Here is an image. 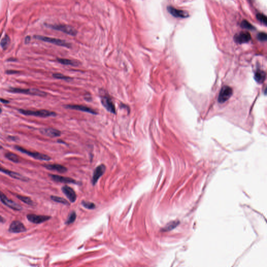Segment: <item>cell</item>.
Segmentation results:
<instances>
[{"mask_svg":"<svg viewBox=\"0 0 267 267\" xmlns=\"http://www.w3.org/2000/svg\"><path fill=\"white\" fill-rule=\"evenodd\" d=\"M19 72H18V71H7L6 72V73L8 74H17V73H18Z\"/></svg>","mask_w":267,"mask_h":267,"instance_id":"1f68e13d","label":"cell"},{"mask_svg":"<svg viewBox=\"0 0 267 267\" xmlns=\"http://www.w3.org/2000/svg\"><path fill=\"white\" fill-rule=\"evenodd\" d=\"M44 167H46V169L51 170V171H57V172L61 173H64L67 171V169L66 167L61 165H57V164L44 165Z\"/></svg>","mask_w":267,"mask_h":267,"instance_id":"d6986e66","label":"cell"},{"mask_svg":"<svg viewBox=\"0 0 267 267\" xmlns=\"http://www.w3.org/2000/svg\"><path fill=\"white\" fill-rule=\"evenodd\" d=\"M5 156L8 159L10 160V161H12L15 163H18L19 162V158L17 155L11 153V152H8L5 154Z\"/></svg>","mask_w":267,"mask_h":267,"instance_id":"603a6c76","label":"cell"},{"mask_svg":"<svg viewBox=\"0 0 267 267\" xmlns=\"http://www.w3.org/2000/svg\"><path fill=\"white\" fill-rule=\"evenodd\" d=\"M233 94V89L231 87H229L228 86H225L221 88L220 93L219 94L218 100L219 102L222 103L226 102V101L229 100L231 98Z\"/></svg>","mask_w":267,"mask_h":267,"instance_id":"8992f818","label":"cell"},{"mask_svg":"<svg viewBox=\"0 0 267 267\" xmlns=\"http://www.w3.org/2000/svg\"><path fill=\"white\" fill-rule=\"evenodd\" d=\"M267 34L265 33H260L257 35V38L260 41L264 42L267 41Z\"/></svg>","mask_w":267,"mask_h":267,"instance_id":"4dcf8cb0","label":"cell"},{"mask_svg":"<svg viewBox=\"0 0 267 267\" xmlns=\"http://www.w3.org/2000/svg\"><path fill=\"white\" fill-rule=\"evenodd\" d=\"M10 43V38L8 35H5L0 42V45L3 49H6Z\"/></svg>","mask_w":267,"mask_h":267,"instance_id":"d4e9b609","label":"cell"},{"mask_svg":"<svg viewBox=\"0 0 267 267\" xmlns=\"http://www.w3.org/2000/svg\"><path fill=\"white\" fill-rule=\"evenodd\" d=\"M0 172H3L5 174L8 175L10 177H12L13 178H15L16 180H21L23 181H27L29 180L27 177L24 176L23 175L20 174L18 173H16V172L6 169L4 168H3L1 167H0Z\"/></svg>","mask_w":267,"mask_h":267,"instance_id":"2e32d148","label":"cell"},{"mask_svg":"<svg viewBox=\"0 0 267 267\" xmlns=\"http://www.w3.org/2000/svg\"><path fill=\"white\" fill-rule=\"evenodd\" d=\"M62 191L71 203H74L76 200V194L72 188L68 186H64L62 187Z\"/></svg>","mask_w":267,"mask_h":267,"instance_id":"e0dca14e","label":"cell"},{"mask_svg":"<svg viewBox=\"0 0 267 267\" xmlns=\"http://www.w3.org/2000/svg\"><path fill=\"white\" fill-rule=\"evenodd\" d=\"M1 112H2V110H1V109L0 108V114L1 113Z\"/></svg>","mask_w":267,"mask_h":267,"instance_id":"d590c367","label":"cell"},{"mask_svg":"<svg viewBox=\"0 0 267 267\" xmlns=\"http://www.w3.org/2000/svg\"><path fill=\"white\" fill-rule=\"evenodd\" d=\"M8 91L9 93H23L30 95H38L40 97H44L46 95V93L37 89H21L18 88L11 87L8 90Z\"/></svg>","mask_w":267,"mask_h":267,"instance_id":"7a4b0ae2","label":"cell"},{"mask_svg":"<svg viewBox=\"0 0 267 267\" xmlns=\"http://www.w3.org/2000/svg\"><path fill=\"white\" fill-rule=\"evenodd\" d=\"M30 39V37H27L26 38V40H25V42H29Z\"/></svg>","mask_w":267,"mask_h":267,"instance_id":"836d02e7","label":"cell"},{"mask_svg":"<svg viewBox=\"0 0 267 267\" xmlns=\"http://www.w3.org/2000/svg\"><path fill=\"white\" fill-rule=\"evenodd\" d=\"M46 26L50 28L53 29L54 30L62 31L63 33L68 34L71 36H75L77 34V31L72 26L66 25H59V24H46Z\"/></svg>","mask_w":267,"mask_h":267,"instance_id":"277c9868","label":"cell"},{"mask_svg":"<svg viewBox=\"0 0 267 267\" xmlns=\"http://www.w3.org/2000/svg\"><path fill=\"white\" fill-rule=\"evenodd\" d=\"M26 231V228L24 224L19 221H14L10 224L9 231L14 233H23Z\"/></svg>","mask_w":267,"mask_h":267,"instance_id":"8fae6325","label":"cell"},{"mask_svg":"<svg viewBox=\"0 0 267 267\" xmlns=\"http://www.w3.org/2000/svg\"><path fill=\"white\" fill-rule=\"evenodd\" d=\"M256 18L261 23L264 24L265 25H267V19L266 16L265 15L261 14V13H258L256 15Z\"/></svg>","mask_w":267,"mask_h":267,"instance_id":"f1b7e54d","label":"cell"},{"mask_svg":"<svg viewBox=\"0 0 267 267\" xmlns=\"http://www.w3.org/2000/svg\"><path fill=\"white\" fill-rule=\"evenodd\" d=\"M65 108L72 110L80 111L82 112H87V113L92 114L93 115H96L98 113L95 110H93L91 108H89L86 106L82 105H66L64 107Z\"/></svg>","mask_w":267,"mask_h":267,"instance_id":"9a60e30c","label":"cell"},{"mask_svg":"<svg viewBox=\"0 0 267 267\" xmlns=\"http://www.w3.org/2000/svg\"><path fill=\"white\" fill-rule=\"evenodd\" d=\"M167 10L169 13L173 16L176 18H185L188 17V13L185 10H178L176 8H173L171 6H168L167 7Z\"/></svg>","mask_w":267,"mask_h":267,"instance_id":"30bf717a","label":"cell"},{"mask_svg":"<svg viewBox=\"0 0 267 267\" xmlns=\"http://www.w3.org/2000/svg\"><path fill=\"white\" fill-rule=\"evenodd\" d=\"M16 197L19 200L23 201L24 203H26L28 205H33L34 204L33 201L30 197L20 195H17Z\"/></svg>","mask_w":267,"mask_h":267,"instance_id":"44dd1931","label":"cell"},{"mask_svg":"<svg viewBox=\"0 0 267 267\" xmlns=\"http://www.w3.org/2000/svg\"><path fill=\"white\" fill-rule=\"evenodd\" d=\"M4 221V218H3L2 217H1V216H0V222H3Z\"/></svg>","mask_w":267,"mask_h":267,"instance_id":"e575fe53","label":"cell"},{"mask_svg":"<svg viewBox=\"0 0 267 267\" xmlns=\"http://www.w3.org/2000/svg\"><path fill=\"white\" fill-rule=\"evenodd\" d=\"M251 39L252 37L248 32H241L234 36V40L236 42L239 44L247 43L249 42Z\"/></svg>","mask_w":267,"mask_h":267,"instance_id":"5bb4252c","label":"cell"},{"mask_svg":"<svg viewBox=\"0 0 267 267\" xmlns=\"http://www.w3.org/2000/svg\"><path fill=\"white\" fill-rule=\"evenodd\" d=\"M27 218L28 220L29 221L33 223L39 224L49 220V219L51 218V217L50 216L29 214L27 216Z\"/></svg>","mask_w":267,"mask_h":267,"instance_id":"7c38bea8","label":"cell"},{"mask_svg":"<svg viewBox=\"0 0 267 267\" xmlns=\"http://www.w3.org/2000/svg\"><path fill=\"white\" fill-rule=\"evenodd\" d=\"M51 199L55 202L60 203H62L65 205H69V202L64 198L56 196H51Z\"/></svg>","mask_w":267,"mask_h":267,"instance_id":"cb8c5ba5","label":"cell"},{"mask_svg":"<svg viewBox=\"0 0 267 267\" xmlns=\"http://www.w3.org/2000/svg\"><path fill=\"white\" fill-rule=\"evenodd\" d=\"M15 148L16 150H17L19 151H21L23 154H27L29 156L35 159L41 160V161H48L49 160H51V158L49 157V156L46 155V154H41L37 152H33L31 151H29L27 149H24L23 147L18 146H15Z\"/></svg>","mask_w":267,"mask_h":267,"instance_id":"3957f363","label":"cell"},{"mask_svg":"<svg viewBox=\"0 0 267 267\" xmlns=\"http://www.w3.org/2000/svg\"><path fill=\"white\" fill-rule=\"evenodd\" d=\"M76 217L77 216H76V212L75 211H73L68 216V218L67 220L66 223L67 224H71L73 223V222H74V221L76 219Z\"/></svg>","mask_w":267,"mask_h":267,"instance_id":"83f0119b","label":"cell"},{"mask_svg":"<svg viewBox=\"0 0 267 267\" xmlns=\"http://www.w3.org/2000/svg\"><path fill=\"white\" fill-rule=\"evenodd\" d=\"M53 76L54 78H57V79H59V80H72L71 78L66 76L64 75L60 74V73H54L53 74Z\"/></svg>","mask_w":267,"mask_h":267,"instance_id":"f546056e","label":"cell"},{"mask_svg":"<svg viewBox=\"0 0 267 267\" xmlns=\"http://www.w3.org/2000/svg\"><path fill=\"white\" fill-rule=\"evenodd\" d=\"M0 101L3 103H9V101H8V100H5V99H0Z\"/></svg>","mask_w":267,"mask_h":267,"instance_id":"d6a6232c","label":"cell"},{"mask_svg":"<svg viewBox=\"0 0 267 267\" xmlns=\"http://www.w3.org/2000/svg\"><path fill=\"white\" fill-rule=\"evenodd\" d=\"M241 25L242 28H243L246 29H249V30H253L254 29L255 27L252 25L251 24L249 23L247 21L244 20L241 21Z\"/></svg>","mask_w":267,"mask_h":267,"instance_id":"484cf974","label":"cell"},{"mask_svg":"<svg viewBox=\"0 0 267 267\" xmlns=\"http://www.w3.org/2000/svg\"><path fill=\"white\" fill-rule=\"evenodd\" d=\"M0 200L2 203L6 205L8 207L16 211H20L22 209V207L18 203H16L13 200L8 199L5 194L0 191Z\"/></svg>","mask_w":267,"mask_h":267,"instance_id":"ba28073f","label":"cell"},{"mask_svg":"<svg viewBox=\"0 0 267 267\" xmlns=\"http://www.w3.org/2000/svg\"><path fill=\"white\" fill-rule=\"evenodd\" d=\"M266 77V73L265 71L258 70L255 73L254 78L255 80L259 84L264 82Z\"/></svg>","mask_w":267,"mask_h":267,"instance_id":"ffe728a7","label":"cell"},{"mask_svg":"<svg viewBox=\"0 0 267 267\" xmlns=\"http://www.w3.org/2000/svg\"><path fill=\"white\" fill-rule=\"evenodd\" d=\"M35 38L40 40L49 42L50 44H54L57 45L59 46H64L67 48L71 47V44L69 43H68L66 41L63 40L61 39H59L53 38H51V37H46V36H38V35L35 36Z\"/></svg>","mask_w":267,"mask_h":267,"instance_id":"5b68a950","label":"cell"},{"mask_svg":"<svg viewBox=\"0 0 267 267\" xmlns=\"http://www.w3.org/2000/svg\"><path fill=\"white\" fill-rule=\"evenodd\" d=\"M82 204L85 208L88 209H90L91 210V209H95V204L94 203L87 201L83 200L82 202Z\"/></svg>","mask_w":267,"mask_h":267,"instance_id":"4316f807","label":"cell"},{"mask_svg":"<svg viewBox=\"0 0 267 267\" xmlns=\"http://www.w3.org/2000/svg\"><path fill=\"white\" fill-rule=\"evenodd\" d=\"M40 132L42 135L45 136H48L49 137L54 138L60 136L61 135V132L53 128H44L40 129Z\"/></svg>","mask_w":267,"mask_h":267,"instance_id":"ac0fdd59","label":"cell"},{"mask_svg":"<svg viewBox=\"0 0 267 267\" xmlns=\"http://www.w3.org/2000/svg\"><path fill=\"white\" fill-rule=\"evenodd\" d=\"M105 170L106 167L104 165H100L95 168V169L94 170L93 178L91 180V182L93 186L97 183L98 180H99L101 176H102L104 174Z\"/></svg>","mask_w":267,"mask_h":267,"instance_id":"9c48e42d","label":"cell"},{"mask_svg":"<svg viewBox=\"0 0 267 267\" xmlns=\"http://www.w3.org/2000/svg\"><path fill=\"white\" fill-rule=\"evenodd\" d=\"M101 102L103 106L110 113L116 114V110L115 105L110 97L108 95H102L101 97Z\"/></svg>","mask_w":267,"mask_h":267,"instance_id":"52a82bcc","label":"cell"},{"mask_svg":"<svg viewBox=\"0 0 267 267\" xmlns=\"http://www.w3.org/2000/svg\"><path fill=\"white\" fill-rule=\"evenodd\" d=\"M57 61L62 64L66 65H72V66H77L78 65L77 62H75L71 59H57Z\"/></svg>","mask_w":267,"mask_h":267,"instance_id":"7402d4cb","label":"cell"},{"mask_svg":"<svg viewBox=\"0 0 267 267\" xmlns=\"http://www.w3.org/2000/svg\"><path fill=\"white\" fill-rule=\"evenodd\" d=\"M49 176L51 177L52 180L54 181L55 182L61 183L64 184H78V182L76 181L70 177H64L58 175L54 174L49 175Z\"/></svg>","mask_w":267,"mask_h":267,"instance_id":"4fadbf2b","label":"cell"},{"mask_svg":"<svg viewBox=\"0 0 267 267\" xmlns=\"http://www.w3.org/2000/svg\"><path fill=\"white\" fill-rule=\"evenodd\" d=\"M19 112L25 116H35L40 118H48L51 116L54 117L57 116V114L55 112L46 110L32 111L20 109L19 110Z\"/></svg>","mask_w":267,"mask_h":267,"instance_id":"6da1fadb","label":"cell"}]
</instances>
